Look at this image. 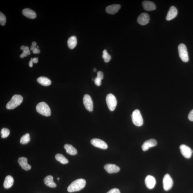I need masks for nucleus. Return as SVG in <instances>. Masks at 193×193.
Here are the masks:
<instances>
[{
    "mask_svg": "<svg viewBox=\"0 0 193 193\" xmlns=\"http://www.w3.org/2000/svg\"><path fill=\"white\" fill-rule=\"evenodd\" d=\"M131 116L133 123L135 126L139 127L143 124V119L139 109H135L133 111Z\"/></svg>",
    "mask_w": 193,
    "mask_h": 193,
    "instance_id": "obj_4",
    "label": "nucleus"
},
{
    "mask_svg": "<svg viewBox=\"0 0 193 193\" xmlns=\"http://www.w3.org/2000/svg\"><path fill=\"white\" fill-rule=\"evenodd\" d=\"M6 17L1 12V13H0V24L2 26H4L6 24Z\"/></svg>",
    "mask_w": 193,
    "mask_h": 193,
    "instance_id": "obj_29",
    "label": "nucleus"
},
{
    "mask_svg": "<svg viewBox=\"0 0 193 193\" xmlns=\"http://www.w3.org/2000/svg\"><path fill=\"white\" fill-rule=\"evenodd\" d=\"M64 148L66 150L68 154L72 155H75L77 154V150L72 146L69 144H65L64 146Z\"/></svg>",
    "mask_w": 193,
    "mask_h": 193,
    "instance_id": "obj_24",
    "label": "nucleus"
},
{
    "mask_svg": "<svg viewBox=\"0 0 193 193\" xmlns=\"http://www.w3.org/2000/svg\"><path fill=\"white\" fill-rule=\"evenodd\" d=\"M157 145V142L155 139H151L146 141L142 146V149L144 151L149 149L150 148L155 147Z\"/></svg>",
    "mask_w": 193,
    "mask_h": 193,
    "instance_id": "obj_13",
    "label": "nucleus"
},
{
    "mask_svg": "<svg viewBox=\"0 0 193 193\" xmlns=\"http://www.w3.org/2000/svg\"><path fill=\"white\" fill-rule=\"evenodd\" d=\"M180 151L184 158L189 159L192 156V150L188 146L185 145H181L180 147Z\"/></svg>",
    "mask_w": 193,
    "mask_h": 193,
    "instance_id": "obj_9",
    "label": "nucleus"
},
{
    "mask_svg": "<svg viewBox=\"0 0 193 193\" xmlns=\"http://www.w3.org/2000/svg\"><path fill=\"white\" fill-rule=\"evenodd\" d=\"M14 179L11 176H8L5 178L4 182V187L6 188H9L13 185Z\"/></svg>",
    "mask_w": 193,
    "mask_h": 193,
    "instance_id": "obj_21",
    "label": "nucleus"
},
{
    "mask_svg": "<svg viewBox=\"0 0 193 193\" xmlns=\"http://www.w3.org/2000/svg\"><path fill=\"white\" fill-rule=\"evenodd\" d=\"M23 101V98L21 95H14L12 97L11 100L7 103L6 105V108L8 109H15L22 103Z\"/></svg>",
    "mask_w": 193,
    "mask_h": 193,
    "instance_id": "obj_2",
    "label": "nucleus"
},
{
    "mask_svg": "<svg viewBox=\"0 0 193 193\" xmlns=\"http://www.w3.org/2000/svg\"><path fill=\"white\" fill-rule=\"evenodd\" d=\"M106 101L110 111H114L117 105V101L114 95L111 93L108 94L106 97Z\"/></svg>",
    "mask_w": 193,
    "mask_h": 193,
    "instance_id": "obj_6",
    "label": "nucleus"
},
{
    "mask_svg": "<svg viewBox=\"0 0 193 193\" xmlns=\"http://www.w3.org/2000/svg\"><path fill=\"white\" fill-rule=\"evenodd\" d=\"M22 14L26 17L31 19H35L36 18V14L35 12L28 8H25L23 10Z\"/></svg>",
    "mask_w": 193,
    "mask_h": 193,
    "instance_id": "obj_19",
    "label": "nucleus"
},
{
    "mask_svg": "<svg viewBox=\"0 0 193 193\" xmlns=\"http://www.w3.org/2000/svg\"><path fill=\"white\" fill-rule=\"evenodd\" d=\"M91 143L95 147L101 149H106L108 148L107 144L102 140L97 139H93L91 140Z\"/></svg>",
    "mask_w": 193,
    "mask_h": 193,
    "instance_id": "obj_10",
    "label": "nucleus"
},
{
    "mask_svg": "<svg viewBox=\"0 0 193 193\" xmlns=\"http://www.w3.org/2000/svg\"><path fill=\"white\" fill-rule=\"evenodd\" d=\"M121 7V6L119 5H113L108 6L106 8V10L108 14H114L119 11Z\"/></svg>",
    "mask_w": 193,
    "mask_h": 193,
    "instance_id": "obj_17",
    "label": "nucleus"
},
{
    "mask_svg": "<svg viewBox=\"0 0 193 193\" xmlns=\"http://www.w3.org/2000/svg\"><path fill=\"white\" fill-rule=\"evenodd\" d=\"M40 52V50L36 47H35V50L33 51V53L34 54H39Z\"/></svg>",
    "mask_w": 193,
    "mask_h": 193,
    "instance_id": "obj_34",
    "label": "nucleus"
},
{
    "mask_svg": "<svg viewBox=\"0 0 193 193\" xmlns=\"http://www.w3.org/2000/svg\"><path fill=\"white\" fill-rule=\"evenodd\" d=\"M35 47H35V46H31V50L33 51L34 50H35Z\"/></svg>",
    "mask_w": 193,
    "mask_h": 193,
    "instance_id": "obj_41",
    "label": "nucleus"
},
{
    "mask_svg": "<svg viewBox=\"0 0 193 193\" xmlns=\"http://www.w3.org/2000/svg\"><path fill=\"white\" fill-rule=\"evenodd\" d=\"M68 46L71 49H73L77 44V38L75 36H72L67 41Z\"/></svg>",
    "mask_w": 193,
    "mask_h": 193,
    "instance_id": "obj_22",
    "label": "nucleus"
},
{
    "mask_svg": "<svg viewBox=\"0 0 193 193\" xmlns=\"http://www.w3.org/2000/svg\"><path fill=\"white\" fill-rule=\"evenodd\" d=\"M86 184V180L84 179L76 180L68 187L67 191L69 192L78 191L84 188Z\"/></svg>",
    "mask_w": 193,
    "mask_h": 193,
    "instance_id": "obj_1",
    "label": "nucleus"
},
{
    "mask_svg": "<svg viewBox=\"0 0 193 193\" xmlns=\"http://www.w3.org/2000/svg\"><path fill=\"white\" fill-rule=\"evenodd\" d=\"M18 162L20 166L22 167L23 169L25 171H28L31 169V166L30 165L28 164V160L27 158L25 157H21L19 158L18 160Z\"/></svg>",
    "mask_w": 193,
    "mask_h": 193,
    "instance_id": "obj_14",
    "label": "nucleus"
},
{
    "mask_svg": "<svg viewBox=\"0 0 193 193\" xmlns=\"http://www.w3.org/2000/svg\"><path fill=\"white\" fill-rule=\"evenodd\" d=\"M28 56V55L26 53L23 52V53L22 54L20 55V57L21 58H23L25 57H26Z\"/></svg>",
    "mask_w": 193,
    "mask_h": 193,
    "instance_id": "obj_35",
    "label": "nucleus"
},
{
    "mask_svg": "<svg viewBox=\"0 0 193 193\" xmlns=\"http://www.w3.org/2000/svg\"><path fill=\"white\" fill-rule=\"evenodd\" d=\"M150 20L149 15L146 13H142L137 18V21L139 24L146 25L148 23Z\"/></svg>",
    "mask_w": 193,
    "mask_h": 193,
    "instance_id": "obj_11",
    "label": "nucleus"
},
{
    "mask_svg": "<svg viewBox=\"0 0 193 193\" xmlns=\"http://www.w3.org/2000/svg\"><path fill=\"white\" fill-rule=\"evenodd\" d=\"M29 50V48L28 46H25L24 50H23V51H27V50Z\"/></svg>",
    "mask_w": 193,
    "mask_h": 193,
    "instance_id": "obj_38",
    "label": "nucleus"
},
{
    "mask_svg": "<svg viewBox=\"0 0 193 193\" xmlns=\"http://www.w3.org/2000/svg\"><path fill=\"white\" fill-rule=\"evenodd\" d=\"M145 184L146 187L150 189L154 188L156 184V180L155 178L151 175H148L145 179Z\"/></svg>",
    "mask_w": 193,
    "mask_h": 193,
    "instance_id": "obj_12",
    "label": "nucleus"
},
{
    "mask_svg": "<svg viewBox=\"0 0 193 193\" xmlns=\"http://www.w3.org/2000/svg\"><path fill=\"white\" fill-rule=\"evenodd\" d=\"M104 169L108 173H117L120 170V168L117 165L112 164H107L104 166Z\"/></svg>",
    "mask_w": 193,
    "mask_h": 193,
    "instance_id": "obj_15",
    "label": "nucleus"
},
{
    "mask_svg": "<svg viewBox=\"0 0 193 193\" xmlns=\"http://www.w3.org/2000/svg\"><path fill=\"white\" fill-rule=\"evenodd\" d=\"M33 58H31V60L29 62V66L30 67H32L33 66V61H32Z\"/></svg>",
    "mask_w": 193,
    "mask_h": 193,
    "instance_id": "obj_36",
    "label": "nucleus"
},
{
    "mask_svg": "<svg viewBox=\"0 0 193 193\" xmlns=\"http://www.w3.org/2000/svg\"><path fill=\"white\" fill-rule=\"evenodd\" d=\"M143 6L144 9L147 11H152L156 9L155 5L151 1H144L143 2Z\"/></svg>",
    "mask_w": 193,
    "mask_h": 193,
    "instance_id": "obj_18",
    "label": "nucleus"
},
{
    "mask_svg": "<svg viewBox=\"0 0 193 193\" xmlns=\"http://www.w3.org/2000/svg\"><path fill=\"white\" fill-rule=\"evenodd\" d=\"M163 187L166 191L170 190L172 187L173 181L172 178L169 174H166L164 176L163 180Z\"/></svg>",
    "mask_w": 193,
    "mask_h": 193,
    "instance_id": "obj_7",
    "label": "nucleus"
},
{
    "mask_svg": "<svg viewBox=\"0 0 193 193\" xmlns=\"http://www.w3.org/2000/svg\"><path fill=\"white\" fill-rule=\"evenodd\" d=\"M53 180H54V177L52 176H48L44 179V183L46 186L50 187H56L57 186L56 184L54 183Z\"/></svg>",
    "mask_w": 193,
    "mask_h": 193,
    "instance_id": "obj_20",
    "label": "nucleus"
},
{
    "mask_svg": "<svg viewBox=\"0 0 193 193\" xmlns=\"http://www.w3.org/2000/svg\"><path fill=\"white\" fill-rule=\"evenodd\" d=\"M55 158L57 161L63 164H67L69 162L68 160L62 154H57L55 156Z\"/></svg>",
    "mask_w": 193,
    "mask_h": 193,
    "instance_id": "obj_25",
    "label": "nucleus"
},
{
    "mask_svg": "<svg viewBox=\"0 0 193 193\" xmlns=\"http://www.w3.org/2000/svg\"><path fill=\"white\" fill-rule=\"evenodd\" d=\"M178 11L175 6H172L169 8L166 17L167 20H171L177 16Z\"/></svg>",
    "mask_w": 193,
    "mask_h": 193,
    "instance_id": "obj_16",
    "label": "nucleus"
},
{
    "mask_svg": "<svg viewBox=\"0 0 193 193\" xmlns=\"http://www.w3.org/2000/svg\"><path fill=\"white\" fill-rule=\"evenodd\" d=\"M37 81L42 86H47L50 85L51 81L48 78L44 77H41L38 78Z\"/></svg>",
    "mask_w": 193,
    "mask_h": 193,
    "instance_id": "obj_23",
    "label": "nucleus"
},
{
    "mask_svg": "<svg viewBox=\"0 0 193 193\" xmlns=\"http://www.w3.org/2000/svg\"><path fill=\"white\" fill-rule=\"evenodd\" d=\"M104 77L103 73L102 72L99 71L97 72V77L99 78V79L101 80L103 79Z\"/></svg>",
    "mask_w": 193,
    "mask_h": 193,
    "instance_id": "obj_30",
    "label": "nucleus"
},
{
    "mask_svg": "<svg viewBox=\"0 0 193 193\" xmlns=\"http://www.w3.org/2000/svg\"><path fill=\"white\" fill-rule=\"evenodd\" d=\"M33 63H37L38 62V58H35L32 59Z\"/></svg>",
    "mask_w": 193,
    "mask_h": 193,
    "instance_id": "obj_37",
    "label": "nucleus"
},
{
    "mask_svg": "<svg viewBox=\"0 0 193 193\" xmlns=\"http://www.w3.org/2000/svg\"><path fill=\"white\" fill-rule=\"evenodd\" d=\"M107 193H121L119 190L118 188H114L109 190Z\"/></svg>",
    "mask_w": 193,
    "mask_h": 193,
    "instance_id": "obj_32",
    "label": "nucleus"
},
{
    "mask_svg": "<svg viewBox=\"0 0 193 193\" xmlns=\"http://www.w3.org/2000/svg\"><path fill=\"white\" fill-rule=\"evenodd\" d=\"M25 46H21L20 47L21 50H24V49L25 48Z\"/></svg>",
    "mask_w": 193,
    "mask_h": 193,
    "instance_id": "obj_42",
    "label": "nucleus"
},
{
    "mask_svg": "<svg viewBox=\"0 0 193 193\" xmlns=\"http://www.w3.org/2000/svg\"><path fill=\"white\" fill-rule=\"evenodd\" d=\"M101 80H102L99 79V78L97 77L95 78L94 81L95 84V85H96L97 86H100L102 84Z\"/></svg>",
    "mask_w": 193,
    "mask_h": 193,
    "instance_id": "obj_31",
    "label": "nucleus"
},
{
    "mask_svg": "<svg viewBox=\"0 0 193 193\" xmlns=\"http://www.w3.org/2000/svg\"><path fill=\"white\" fill-rule=\"evenodd\" d=\"M189 120L191 121H193V109L191 111L188 115Z\"/></svg>",
    "mask_w": 193,
    "mask_h": 193,
    "instance_id": "obj_33",
    "label": "nucleus"
},
{
    "mask_svg": "<svg viewBox=\"0 0 193 193\" xmlns=\"http://www.w3.org/2000/svg\"><path fill=\"white\" fill-rule=\"evenodd\" d=\"M102 58L106 63L109 62L111 60V57L108 54L106 50H104L103 52Z\"/></svg>",
    "mask_w": 193,
    "mask_h": 193,
    "instance_id": "obj_27",
    "label": "nucleus"
},
{
    "mask_svg": "<svg viewBox=\"0 0 193 193\" xmlns=\"http://www.w3.org/2000/svg\"><path fill=\"white\" fill-rule=\"evenodd\" d=\"M2 137L3 138H6L10 134V131L9 129L6 128H3L1 131Z\"/></svg>",
    "mask_w": 193,
    "mask_h": 193,
    "instance_id": "obj_28",
    "label": "nucleus"
},
{
    "mask_svg": "<svg viewBox=\"0 0 193 193\" xmlns=\"http://www.w3.org/2000/svg\"><path fill=\"white\" fill-rule=\"evenodd\" d=\"M93 71L95 72H96L97 71V69L95 68L94 69H93Z\"/></svg>",
    "mask_w": 193,
    "mask_h": 193,
    "instance_id": "obj_43",
    "label": "nucleus"
},
{
    "mask_svg": "<svg viewBox=\"0 0 193 193\" xmlns=\"http://www.w3.org/2000/svg\"><path fill=\"white\" fill-rule=\"evenodd\" d=\"M83 102L85 107L88 111L90 112H92L93 111V101L90 95L86 94L84 95Z\"/></svg>",
    "mask_w": 193,
    "mask_h": 193,
    "instance_id": "obj_8",
    "label": "nucleus"
},
{
    "mask_svg": "<svg viewBox=\"0 0 193 193\" xmlns=\"http://www.w3.org/2000/svg\"><path fill=\"white\" fill-rule=\"evenodd\" d=\"M57 180H59V178H57Z\"/></svg>",
    "mask_w": 193,
    "mask_h": 193,
    "instance_id": "obj_44",
    "label": "nucleus"
},
{
    "mask_svg": "<svg viewBox=\"0 0 193 193\" xmlns=\"http://www.w3.org/2000/svg\"><path fill=\"white\" fill-rule=\"evenodd\" d=\"M30 141V137L29 133H26L20 139V143L23 145H25L29 143Z\"/></svg>",
    "mask_w": 193,
    "mask_h": 193,
    "instance_id": "obj_26",
    "label": "nucleus"
},
{
    "mask_svg": "<svg viewBox=\"0 0 193 193\" xmlns=\"http://www.w3.org/2000/svg\"><path fill=\"white\" fill-rule=\"evenodd\" d=\"M36 109L38 113L42 115L48 117L51 115L50 107L45 102H41L38 104Z\"/></svg>",
    "mask_w": 193,
    "mask_h": 193,
    "instance_id": "obj_3",
    "label": "nucleus"
},
{
    "mask_svg": "<svg viewBox=\"0 0 193 193\" xmlns=\"http://www.w3.org/2000/svg\"><path fill=\"white\" fill-rule=\"evenodd\" d=\"M23 52L26 53L28 55H29L31 54L30 51L29 50H27V51H23Z\"/></svg>",
    "mask_w": 193,
    "mask_h": 193,
    "instance_id": "obj_39",
    "label": "nucleus"
},
{
    "mask_svg": "<svg viewBox=\"0 0 193 193\" xmlns=\"http://www.w3.org/2000/svg\"><path fill=\"white\" fill-rule=\"evenodd\" d=\"M178 51L179 56L182 61L184 62H187L189 61V57L187 49L184 44H181L178 46Z\"/></svg>",
    "mask_w": 193,
    "mask_h": 193,
    "instance_id": "obj_5",
    "label": "nucleus"
},
{
    "mask_svg": "<svg viewBox=\"0 0 193 193\" xmlns=\"http://www.w3.org/2000/svg\"><path fill=\"white\" fill-rule=\"evenodd\" d=\"M37 45V43H36L35 42H33L32 43V46H35V47Z\"/></svg>",
    "mask_w": 193,
    "mask_h": 193,
    "instance_id": "obj_40",
    "label": "nucleus"
}]
</instances>
